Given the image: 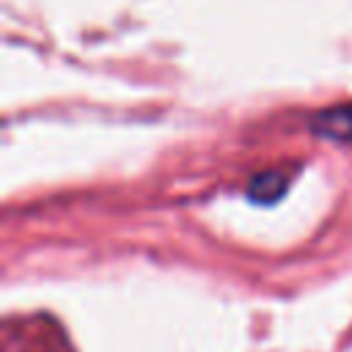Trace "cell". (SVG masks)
Returning a JSON list of instances; mask_svg holds the SVG:
<instances>
[{
  "mask_svg": "<svg viewBox=\"0 0 352 352\" xmlns=\"http://www.w3.org/2000/svg\"><path fill=\"white\" fill-rule=\"evenodd\" d=\"M289 187V179L278 170H267V173H258L250 184H248V195L250 201L256 204H275Z\"/></svg>",
  "mask_w": 352,
  "mask_h": 352,
  "instance_id": "6da1fadb",
  "label": "cell"
}]
</instances>
